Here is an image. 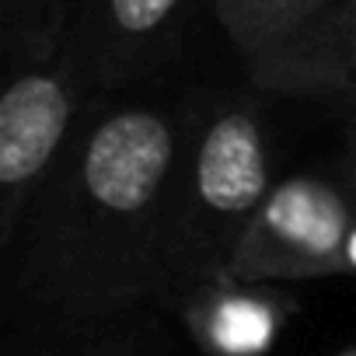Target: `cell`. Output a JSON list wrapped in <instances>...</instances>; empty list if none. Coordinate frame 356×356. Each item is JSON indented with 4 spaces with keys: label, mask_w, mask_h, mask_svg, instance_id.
<instances>
[{
    "label": "cell",
    "mask_w": 356,
    "mask_h": 356,
    "mask_svg": "<svg viewBox=\"0 0 356 356\" xmlns=\"http://www.w3.org/2000/svg\"><path fill=\"white\" fill-rule=\"evenodd\" d=\"M182 122L150 105L91 112L0 248L8 307L29 321L88 325L161 304L168 186Z\"/></svg>",
    "instance_id": "cell-1"
},
{
    "label": "cell",
    "mask_w": 356,
    "mask_h": 356,
    "mask_svg": "<svg viewBox=\"0 0 356 356\" xmlns=\"http://www.w3.org/2000/svg\"><path fill=\"white\" fill-rule=\"evenodd\" d=\"M273 186L255 108L224 102L213 112L182 119L168 186L161 304L182 307L196 290L231 276L234 255Z\"/></svg>",
    "instance_id": "cell-2"
},
{
    "label": "cell",
    "mask_w": 356,
    "mask_h": 356,
    "mask_svg": "<svg viewBox=\"0 0 356 356\" xmlns=\"http://www.w3.org/2000/svg\"><path fill=\"white\" fill-rule=\"evenodd\" d=\"M63 49L11 63L0 95V248H4L91 115Z\"/></svg>",
    "instance_id": "cell-3"
},
{
    "label": "cell",
    "mask_w": 356,
    "mask_h": 356,
    "mask_svg": "<svg viewBox=\"0 0 356 356\" xmlns=\"http://www.w3.org/2000/svg\"><path fill=\"white\" fill-rule=\"evenodd\" d=\"M356 217L346 161L297 171L273 186L262 213L245 234L231 276L245 283H297L339 276Z\"/></svg>",
    "instance_id": "cell-4"
},
{
    "label": "cell",
    "mask_w": 356,
    "mask_h": 356,
    "mask_svg": "<svg viewBox=\"0 0 356 356\" xmlns=\"http://www.w3.org/2000/svg\"><path fill=\"white\" fill-rule=\"evenodd\" d=\"M189 0H77L63 35V56L88 98L143 74Z\"/></svg>",
    "instance_id": "cell-5"
},
{
    "label": "cell",
    "mask_w": 356,
    "mask_h": 356,
    "mask_svg": "<svg viewBox=\"0 0 356 356\" xmlns=\"http://www.w3.org/2000/svg\"><path fill=\"white\" fill-rule=\"evenodd\" d=\"M255 84L356 105V0H328L252 63Z\"/></svg>",
    "instance_id": "cell-6"
},
{
    "label": "cell",
    "mask_w": 356,
    "mask_h": 356,
    "mask_svg": "<svg viewBox=\"0 0 356 356\" xmlns=\"http://www.w3.org/2000/svg\"><path fill=\"white\" fill-rule=\"evenodd\" d=\"M269 286L227 276L196 290L178 311L207 356H266L290 314V300Z\"/></svg>",
    "instance_id": "cell-7"
},
{
    "label": "cell",
    "mask_w": 356,
    "mask_h": 356,
    "mask_svg": "<svg viewBox=\"0 0 356 356\" xmlns=\"http://www.w3.org/2000/svg\"><path fill=\"white\" fill-rule=\"evenodd\" d=\"M321 4L328 0H213L220 25L248 63Z\"/></svg>",
    "instance_id": "cell-8"
},
{
    "label": "cell",
    "mask_w": 356,
    "mask_h": 356,
    "mask_svg": "<svg viewBox=\"0 0 356 356\" xmlns=\"http://www.w3.org/2000/svg\"><path fill=\"white\" fill-rule=\"evenodd\" d=\"M77 0H4V49L8 60H29L63 49L67 22Z\"/></svg>",
    "instance_id": "cell-9"
},
{
    "label": "cell",
    "mask_w": 356,
    "mask_h": 356,
    "mask_svg": "<svg viewBox=\"0 0 356 356\" xmlns=\"http://www.w3.org/2000/svg\"><path fill=\"white\" fill-rule=\"evenodd\" d=\"M342 161H346V168H349L353 193H356V136H349ZM339 276H356V217H353V231H349V241H346V252H342V269H339Z\"/></svg>",
    "instance_id": "cell-10"
},
{
    "label": "cell",
    "mask_w": 356,
    "mask_h": 356,
    "mask_svg": "<svg viewBox=\"0 0 356 356\" xmlns=\"http://www.w3.org/2000/svg\"><path fill=\"white\" fill-rule=\"evenodd\" d=\"M339 356H356V346H349L346 353H339Z\"/></svg>",
    "instance_id": "cell-11"
},
{
    "label": "cell",
    "mask_w": 356,
    "mask_h": 356,
    "mask_svg": "<svg viewBox=\"0 0 356 356\" xmlns=\"http://www.w3.org/2000/svg\"><path fill=\"white\" fill-rule=\"evenodd\" d=\"M349 136H356V115H353V126H349Z\"/></svg>",
    "instance_id": "cell-12"
}]
</instances>
